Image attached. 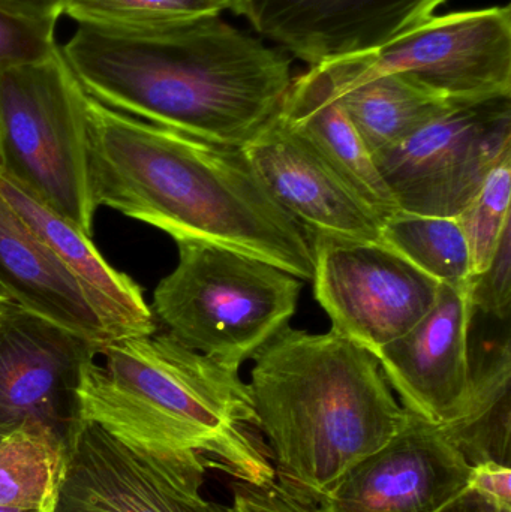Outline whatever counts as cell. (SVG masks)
Listing matches in <instances>:
<instances>
[{"label":"cell","instance_id":"6da1fadb","mask_svg":"<svg viewBox=\"0 0 511 512\" xmlns=\"http://www.w3.org/2000/svg\"><path fill=\"white\" fill-rule=\"evenodd\" d=\"M93 200L158 228L263 259L312 280L308 231L282 209L242 149L207 143L87 101Z\"/></svg>","mask_w":511,"mask_h":512},{"label":"cell","instance_id":"7a4b0ae2","mask_svg":"<svg viewBox=\"0 0 511 512\" xmlns=\"http://www.w3.org/2000/svg\"><path fill=\"white\" fill-rule=\"evenodd\" d=\"M60 50L90 98L236 149L278 114L293 80L281 53L221 15L140 32L78 26Z\"/></svg>","mask_w":511,"mask_h":512},{"label":"cell","instance_id":"3957f363","mask_svg":"<svg viewBox=\"0 0 511 512\" xmlns=\"http://www.w3.org/2000/svg\"><path fill=\"white\" fill-rule=\"evenodd\" d=\"M252 360L249 393L276 484L305 507L317 508L407 421L377 358L332 330L288 325Z\"/></svg>","mask_w":511,"mask_h":512},{"label":"cell","instance_id":"277c9868","mask_svg":"<svg viewBox=\"0 0 511 512\" xmlns=\"http://www.w3.org/2000/svg\"><path fill=\"white\" fill-rule=\"evenodd\" d=\"M239 370L168 333L113 340L81 367L75 418L143 447L194 451L239 483L272 486L269 447Z\"/></svg>","mask_w":511,"mask_h":512},{"label":"cell","instance_id":"5b68a950","mask_svg":"<svg viewBox=\"0 0 511 512\" xmlns=\"http://www.w3.org/2000/svg\"><path fill=\"white\" fill-rule=\"evenodd\" d=\"M179 262L153 292V316L186 348L240 369L290 325L303 280L263 259L180 242Z\"/></svg>","mask_w":511,"mask_h":512},{"label":"cell","instance_id":"8992f818","mask_svg":"<svg viewBox=\"0 0 511 512\" xmlns=\"http://www.w3.org/2000/svg\"><path fill=\"white\" fill-rule=\"evenodd\" d=\"M87 101L60 47L0 74V173L92 237Z\"/></svg>","mask_w":511,"mask_h":512},{"label":"cell","instance_id":"52a82bcc","mask_svg":"<svg viewBox=\"0 0 511 512\" xmlns=\"http://www.w3.org/2000/svg\"><path fill=\"white\" fill-rule=\"evenodd\" d=\"M509 155L511 96H498L447 102L372 158L399 212L458 218Z\"/></svg>","mask_w":511,"mask_h":512},{"label":"cell","instance_id":"ba28073f","mask_svg":"<svg viewBox=\"0 0 511 512\" xmlns=\"http://www.w3.org/2000/svg\"><path fill=\"white\" fill-rule=\"evenodd\" d=\"M65 480L53 512H233L201 493L206 457L149 448L74 420L65 430Z\"/></svg>","mask_w":511,"mask_h":512},{"label":"cell","instance_id":"9c48e42d","mask_svg":"<svg viewBox=\"0 0 511 512\" xmlns=\"http://www.w3.org/2000/svg\"><path fill=\"white\" fill-rule=\"evenodd\" d=\"M315 298L333 333L380 351L414 327L437 300L440 283L383 243L312 236Z\"/></svg>","mask_w":511,"mask_h":512},{"label":"cell","instance_id":"30bf717a","mask_svg":"<svg viewBox=\"0 0 511 512\" xmlns=\"http://www.w3.org/2000/svg\"><path fill=\"white\" fill-rule=\"evenodd\" d=\"M359 56L372 71L399 75L444 102L511 96V9L434 14Z\"/></svg>","mask_w":511,"mask_h":512},{"label":"cell","instance_id":"8fae6325","mask_svg":"<svg viewBox=\"0 0 511 512\" xmlns=\"http://www.w3.org/2000/svg\"><path fill=\"white\" fill-rule=\"evenodd\" d=\"M471 472L438 424L408 412L402 429L354 465L312 512H437L467 492Z\"/></svg>","mask_w":511,"mask_h":512},{"label":"cell","instance_id":"7c38bea8","mask_svg":"<svg viewBox=\"0 0 511 512\" xmlns=\"http://www.w3.org/2000/svg\"><path fill=\"white\" fill-rule=\"evenodd\" d=\"M447 0H230L252 29L309 65L380 50Z\"/></svg>","mask_w":511,"mask_h":512},{"label":"cell","instance_id":"4fadbf2b","mask_svg":"<svg viewBox=\"0 0 511 512\" xmlns=\"http://www.w3.org/2000/svg\"><path fill=\"white\" fill-rule=\"evenodd\" d=\"M471 279L440 285L437 300L407 333L375 352L402 406L432 424L452 420L470 391Z\"/></svg>","mask_w":511,"mask_h":512},{"label":"cell","instance_id":"5bb4252c","mask_svg":"<svg viewBox=\"0 0 511 512\" xmlns=\"http://www.w3.org/2000/svg\"><path fill=\"white\" fill-rule=\"evenodd\" d=\"M99 346L9 303L0 313V429L39 421L65 433L81 367Z\"/></svg>","mask_w":511,"mask_h":512},{"label":"cell","instance_id":"9a60e30c","mask_svg":"<svg viewBox=\"0 0 511 512\" xmlns=\"http://www.w3.org/2000/svg\"><path fill=\"white\" fill-rule=\"evenodd\" d=\"M242 150L269 194L309 237L381 243L380 216L278 114Z\"/></svg>","mask_w":511,"mask_h":512},{"label":"cell","instance_id":"2e32d148","mask_svg":"<svg viewBox=\"0 0 511 512\" xmlns=\"http://www.w3.org/2000/svg\"><path fill=\"white\" fill-rule=\"evenodd\" d=\"M0 195L74 277L110 342L155 333V316L143 289L128 274L111 267L89 236L2 173Z\"/></svg>","mask_w":511,"mask_h":512},{"label":"cell","instance_id":"e0dca14e","mask_svg":"<svg viewBox=\"0 0 511 512\" xmlns=\"http://www.w3.org/2000/svg\"><path fill=\"white\" fill-rule=\"evenodd\" d=\"M0 292L96 346L110 343L74 277L0 195Z\"/></svg>","mask_w":511,"mask_h":512},{"label":"cell","instance_id":"ac0fdd59","mask_svg":"<svg viewBox=\"0 0 511 512\" xmlns=\"http://www.w3.org/2000/svg\"><path fill=\"white\" fill-rule=\"evenodd\" d=\"M278 116L329 162L381 221L399 213L374 158L339 104L323 66L311 65L291 80Z\"/></svg>","mask_w":511,"mask_h":512},{"label":"cell","instance_id":"d6986e66","mask_svg":"<svg viewBox=\"0 0 511 512\" xmlns=\"http://www.w3.org/2000/svg\"><path fill=\"white\" fill-rule=\"evenodd\" d=\"M317 65L326 69L339 104L372 156L404 140L447 104L399 75L372 71L359 54Z\"/></svg>","mask_w":511,"mask_h":512},{"label":"cell","instance_id":"ffe728a7","mask_svg":"<svg viewBox=\"0 0 511 512\" xmlns=\"http://www.w3.org/2000/svg\"><path fill=\"white\" fill-rule=\"evenodd\" d=\"M511 349L506 340L471 372L470 391L458 414L440 424L471 466L510 468Z\"/></svg>","mask_w":511,"mask_h":512},{"label":"cell","instance_id":"44dd1931","mask_svg":"<svg viewBox=\"0 0 511 512\" xmlns=\"http://www.w3.org/2000/svg\"><path fill=\"white\" fill-rule=\"evenodd\" d=\"M65 433L24 421L0 438V507L53 512L65 480Z\"/></svg>","mask_w":511,"mask_h":512},{"label":"cell","instance_id":"7402d4cb","mask_svg":"<svg viewBox=\"0 0 511 512\" xmlns=\"http://www.w3.org/2000/svg\"><path fill=\"white\" fill-rule=\"evenodd\" d=\"M381 243L440 285L471 279L470 249L456 218L399 212L383 222Z\"/></svg>","mask_w":511,"mask_h":512},{"label":"cell","instance_id":"603a6c76","mask_svg":"<svg viewBox=\"0 0 511 512\" xmlns=\"http://www.w3.org/2000/svg\"><path fill=\"white\" fill-rule=\"evenodd\" d=\"M227 8L230 0H66L63 14L78 26L140 32L221 15Z\"/></svg>","mask_w":511,"mask_h":512},{"label":"cell","instance_id":"cb8c5ba5","mask_svg":"<svg viewBox=\"0 0 511 512\" xmlns=\"http://www.w3.org/2000/svg\"><path fill=\"white\" fill-rule=\"evenodd\" d=\"M511 155L506 156L483 182L473 200L459 213L458 222L467 240L471 276L486 270L511 225Z\"/></svg>","mask_w":511,"mask_h":512},{"label":"cell","instance_id":"d4e9b609","mask_svg":"<svg viewBox=\"0 0 511 512\" xmlns=\"http://www.w3.org/2000/svg\"><path fill=\"white\" fill-rule=\"evenodd\" d=\"M51 24L23 20L0 11V74L50 56L59 45Z\"/></svg>","mask_w":511,"mask_h":512},{"label":"cell","instance_id":"484cf974","mask_svg":"<svg viewBox=\"0 0 511 512\" xmlns=\"http://www.w3.org/2000/svg\"><path fill=\"white\" fill-rule=\"evenodd\" d=\"M474 309L507 319L511 304V225L504 231L494 258L482 273L471 276Z\"/></svg>","mask_w":511,"mask_h":512},{"label":"cell","instance_id":"4316f807","mask_svg":"<svg viewBox=\"0 0 511 512\" xmlns=\"http://www.w3.org/2000/svg\"><path fill=\"white\" fill-rule=\"evenodd\" d=\"M231 508L233 512H312V508L285 495L276 481L267 487L237 483Z\"/></svg>","mask_w":511,"mask_h":512},{"label":"cell","instance_id":"83f0119b","mask_svg":"<svg viewBox=\"0 0 511 512\" xmlns=\"http://www.w3.org/2000/svg\"><path fill=\"white\" fill-rule=\"evenodd\" d=\"M511 471L509 466L486 462L474 466L471 472L470 487L474 492L488 498L494 504L511 510Z\"/></svg>","mask_w":511,"mask_h":512},{"label":"cell","instance_id":"f1b7e54d","mask_svg":"<svg viewBox=\"0 0 511 512\" xmlns=\"http://www.w3.org/2000/svg\"><path fill=\"white\" fill-rule=\"evenodd\" d=\"M65 5L66 0H0V11L23 20L56 26Z\"/></svg>","mask_w":511,"mask_h":512},{"label":"cell","instance_id":"f546056e","mask_svg":"<svg viewBox=\"0 0 511 512\" xmlns=\"http://www.w3.org/2000/svg\"><path fill=\"white\" fill-rule=\"evenodd\" d=\"M437 512H511V510L494 504L473 489H468Z\"/></svg>","mask_w":511,"mask_h":512},{"label":"cell","instance_id":"4dcf8cb0","mask_svg":"<svg viewBox=\"0 0 511 512\" xmlns=\"http://www.w3.org/2000/svg\"><path fill=\"white\" fill-rule=\"evenodd\" d=\"M0 512H35V511H24V510H17V508L0 507Z\"/></svg>","mask_w":511,"mask_h":512},{"label":"cell","instance_id":"1f68e13d","mask_svg":"<svg viewBox=\"0 0 511 512\" xmlns=\"http://www.w3.org/2000/svg\"><path fill=\"white\" fill-rule=\"evenodd\" d=\"M3 303H11V301H9L8 298H6L5 295H3L2 292H0V304Z\"/></svg>","mask_w":511,"mask_h":512},{"label":"cell","instance_id":"d6a6232c","mask_svg":"<svg viewBox=\"0 0 511 512\" xmlns=\"http://www.w3.org/2000/svg\"><path fill=\"white\" fill-rule=\"evenodd\" d=\"M12 430V429H11ZM9 430H6V429H0V438H2L3 435H5V433H8Z\"/></svg>","mask_w":511,"mask_h":512},{"label":"cell","instance_id":"836d02e7","mask_svg":"<svg viewBox=\"0 0 511 512\" xmlns=\"http://www.w3.org/2000/svg\"><path fill=\"white\" fill-rule=\"evenodd\" d=\"M6 304H9V303H3V304H0V313H2L3 307H5V306H6Z\"/></svg>","mask_w":511,"mask_h":512}]
</instances>
